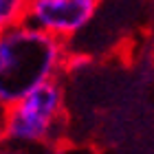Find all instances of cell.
Returning a JSON list of instances; mask_svg holds the SVG:
<instances>
[{"label": "cell", "mask_w": 154, "mask_h": 154, "mask_svg": "<svg viewBox=\"0 0 154 154\" xmlns=\"http://www.w3.org/2000/svg\"><path fill=\"white\" fill-rule=\"evenodd\" d=\"M101 0H29L24 22L60 40H73L95 20Z\"/></svg>", "instance_id": "3"}, {"label": "cell", "mask_w": 154, "mask_h": 154, "mask_svg": "<svg viewBox=\"0 0 154 154\" xmlns=\"http://www.w3.org/2000/svg\"><path fill=\"white\" fill-rule=\"evenodd\" d=\"M29 0H0V33L24 22Z\"/></svg>", "instance_id": "4"}, {"label": "cell", "mask_w": 154, "mask_h": 154, "mask_svg": "<svg viewBox=\"0 0 154 154\" xmlns=\"http://www.w3.org/2000/svg\"><path fill=\"white\" fill-rule=\"evenodd\" d=\"M71 68L64 40L20 22L0 33V110L11 108L33 88L60 79Z\"/></svg>", "instance_id": "1"}, {"label": "cell", "mask_w": 154, "mask_h": 154, "mask_svg": "<svg viewBox=\"0 0 154 154\" xmlns=\"http://www.w3.org/2000/svg\"><path fill=\"white\" fill-rule=\"evenodd\" d=\"M42 145H20L13 141H7V139H0V154H40Z\"/></svg>", "instance_id": "5"}, {"label": "cell", "mask_w": 154, "mask_h": 154, "mask_svg": "<svg viewBox=\"0 0 154 154\" xmlns=\"http://www.w3.org/2000/svg\"><path fill=\"white\" fill-rule=\"evenodd\" d=\"M66 123V88L51 79L2 112V139L20 145L51 148Z\"/></svg>", "instance_id": "2"}]
</instances>
